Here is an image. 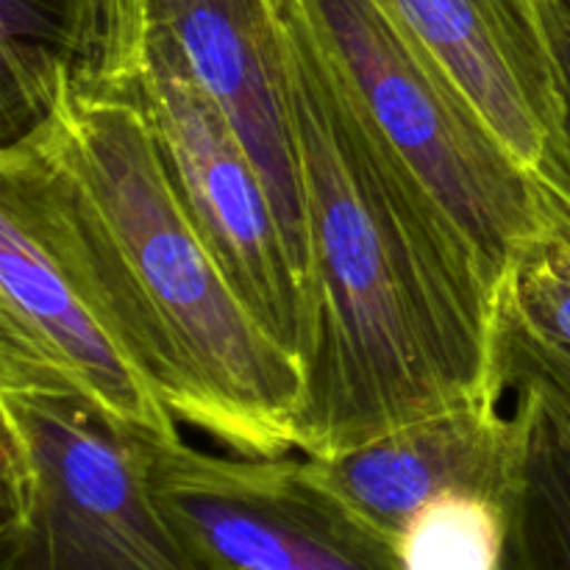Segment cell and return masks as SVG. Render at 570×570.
Here are the masks:
<instances>
[{
  "label": "cell",
  "instance_id": "9a60e30c",
  "mask_svg": "<svg viewBox=\"0 0 570 570\" xmlns=\"http://www.w3.org/2000/svg\"><path fill=\"white\" fill-rule=\"evenodd\" d=\"M504 304L534 332L570 351V226L540 243L518 267Z\"/></svg>",
  "mask_w": 570,
  "mask_h": 570
},
{
  "label": "cell",
  "instance_id": "8992f818",
  "mask_svg": "<svg viewBox=\"0 0 570 570\" xmlns=\"http://www.w3.org/2000/svg\"><path fill=\"white\" fill-rule=\"evenodd\" d=\"M154 484L206 570H404L309 456L212 454L178 434L156 445Z\"/></svg>",
  "mask_w": 570,
  "mask_h": 570
},
{
  "label": "cell",
  "instance_id": "2e32d148",
  "mask_svg": "<svg viewBox=\"0 0 570 570\" xmlns=\"http://www.w3.org/2000/svg\"><path fill=\"white\" fill-rule=\"evenodd\" d=\"M546 31L560 72L562 100H566V131L570 145V0H540Z\"/></svg>",
  "mask_w": 570,
  "mask_h": 570
},
{
  "label": "cell",
  "instance_id": "277c9868",
  "mask_svg": "<svg viewBox=\"0 0 570 570\" xmlns=\"http://www.w3.org/2000/svg\"><path fill=\"white\" fill-rule=\"evenodd\" d=\"M340 78L421 181L495 298L566 226L560 200L507 150L387 0H298Z\"/></svg>",
  "mask_w": 570,
  "mask_h": 570
},
{
  "label": "cell",
  "instance_id": "8fae6325",
  "mask_svg": "<svg viewBox=\"0 0 570 570\" xmlns=\"http://www.w3.org/2000/svg\"><path fill=\"white\" fill-rule=\"evenodd\" d=\"M109 0H0L3 145L45 120L72 78L92 65Z\"/></svg>",
  "mask_w": 570,
  "mask_h": 570
},
{
  "label": "cell",
  "instance_id": "ba28073f",
  "mask_svg": "<svg viewBox=\"0 0 570 570\" xmlns=\"http://www.w3.org/2000/svg\"><path fill=\"white\" fill-rule=\"evenodd\" d=\"M187 59L259 167L309 287L304 181L287 78V0H134Z\"/></svg>",
  "mask_w": 570,
  "mask_h": 570
},
{
  "label": "cell",
  "instance_id": "5bb4252c",
  "mask_svg": "<svg viewBox=\"0 0 570 570\" xmlns=\"http://www.w3.org/2000/svg\"><path fill=\"white\" fill-rule=\"evenodd\" d=\"M499 371L507 393L529 395L570 454V351L534 332L510 304L501 309Z\"/></svg>",
  "mask_w": 570,
  "mask_h": 570
},
{
  "label": "cell",
  "instance_id": "9c48e42d",
  "mask_svg": "<svg viewBox=\"0 0 570 570\" xmlns=\"http://www.w3.org/2000/svg\"><path fill=\"white\" fill-rule=\"evenodd\" d=\"M529 440L527 401L515 399L507 415L501 395H490L309 462L332 493L395 543L412 515L443 495H484L512 510L527 479Z\"/></svg>",
  "mask_w": 570,
  "mask_h": 570
},
{
  "label": "cell",
  "instance_id": "7c38bea8",
  "mask_svg": "<svg viewBox=\"0 0 570 570\" xmlns=\"http://www.w3.org/2000/svg\"><path fill=\"white\" fill-rule=\"evenodd\" d=\"M532 440L523 490L510 512L504 570H570V454L529 395Z\"/></svg>",
  "mask_w": 570,
  "mask_h": 570
},
{
  "label": "cell",
  "instance_id": "6da1fadb",
  "mask_svg": "<svg viewBox=\"0 0 570 570\" xmlns=\"http://www.w3.org/2000/svg\"><path fill=\"white\" fill-rule=\"evenodd\" d=\"M0 212L48 250L178 423L232 454L298 451L304 362L204 243L120 83L78 72L39 126L0 145Z\"/></svg>",
  "mask_w": 570,
  "mask_h": 570
},
{
  "label": "cell",
  "instance_id": "4fadbf2b",
  "mask_svg": "<svg viewBox=\"0 0 570 570\" xmlns=\"http://www.w3.org/2000/svg\"><path fill=\"white\" fill-rule=\"evenodd\" d=\"M510 507L454 493L423 507L395 540L404 570H504Z\"/></svg>",
  "mask_w": 570,
  "mask_h": 570
},
{
  "label": "cell",
  "instance_id": "3957f363",
  "mask_svg": "<svg viewBox=\"0 0 570 570\" xmlns=\"http://www.w3.org/2000/svg\"><path fill=\"white\" fill-rule=\"evenodd\" d=\"M0 570H206L161 510V440L0 337ZM178 438V434H176Z\"/></svg>",
  "mask_w": 570,
  "mask_h": 570
},
{
  "label": "cell",
  "instance_id": "7a4b0ae2",
  "mask_svg": "<svg viewBox=\"0 0 570 570\" xmlns=\"http://www.w3.org/2000/svg\"><path fill=\"white\" fill-rule=\"evenodd\" d=\"M287 78L312 284L301 454L328 460L434 412L504 399L501 301L298 0H287Z\"/></svg>",
  "mask_w": 570,
  "mask_h": 570
},
{
  "label": "cell",
  "instance_id": "30bf717a",
  "mask_svg": "<svg viewBox=\"0 0 570 570\" xmlns=\"http://www.w3.org/2000/svg\"><path fill=\"white\" fill-rule=\"evenodd\" d=\"M0 337L59 367L100 406L156 438L178 421L48 250L0 212Z\"/></svg>",
  "mask_w": 570,
  "mask_h": 570
},
{
  "label": "cell",
  "instance_id": "5b68a950",
  "mask_svg": "<svg viewBox=\"0 0 570 570\" xmlns=\"http://www.w3.org/2000/svg\"><path fill=\"white\" fill-rule=\"evenodd\" d=\"M81 72H104L137 100L204 243L267 334L306 365L309 287L259 167L176 39L134 0H109L100 48Z\"/></svg>",
  "mask_w": 570,
  "mask_h": 570
},
{
  "label": "cell",
  "instance_id": "52a82bcc",
  "mask_svg": "<svg viewBox=\"0 0 570 570\" xmlns=\"http://www.w3.org/2000/svg\"><path fill=\"white\" fill-rule=\"evenodd\" d=\"M570 220L566 100L540 0H387Z\"/></svg>",
  "mask_w": 570,
  "mask_h": 570
}]
</instances>
